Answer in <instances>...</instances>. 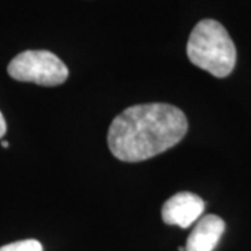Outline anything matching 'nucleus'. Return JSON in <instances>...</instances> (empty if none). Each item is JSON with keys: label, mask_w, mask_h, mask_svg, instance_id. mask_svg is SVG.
<instances>
[{"label": "nucleus", "mask_w": 251, "mask_h": 251, "mask_svg": "<svg viewBox=\"0 0 251 251\" xmlns=\"http://www.w3.org/2000/svg\"><path fill=\"white\" fill-rule=\"evenodd\" d=\"M187 130L181 109L169 103L134 105L113 119L108 145L119 161H147L179 144Z\"/></svg>", "instance_id": "f257e3e1"}, {"label": "nucleus", "mask_w": 251, "mask_h": 251, "mask_svg": "<svg viewBox=\"0 0 251 251\" xmlns=\"http://www.w3.org/2000/svg\"><path fill=\"white\" fill-rule=\"evenodd\" d=\"M190 62L218 78H225L236 66V46L226 28L215 20H202L187 42Z\"/></svg>", "instance_id": "f03ea898"}, {"label": "nucleus", "mask_w": 251, "mask_h": 251, "mask_svg": "<svg viewBox=\"0 0 251 251\" xmlns=\"http://www.w3.org/2000/svg\"><path fill=\"white\" fill-rule=\"evenodd\" d=\"M7 73L21 82H34L44 87L60 85L69 77V69L49 50H25L9 63Z\"/></svg>", "instance_id": "7ed1b4c3"}, {"label": "nucleus", "mask_w": 251, "mask_h": 251, "mask_svg": "<svg viewBox=\"0 0 251 251\" xmlns=\"http://www.w3.org/2000/svg\"><path fill=\"white\" fill-rule=\"evenodd\" d=\"M205 202L197 194L180 191L171 197L162 206V221L166 225H175L187 229L194 225L202 215Z\"/></svg>", "instance_id": "20e7f679"}, {"label": "nucleus", "mask_w": 251, "mask_h": 251, "mask_svg": "<svg viewBox=\"0 0 251 251\" xmlns=\"http://www.w3.org/2000/svg\"><path fill=\"white\" fill-rule=\"evenodd\" d=\"M225 232V222L216 215L198 219L186 243V251H214Z\"/></svg>", "instance_id": "39448f33"}, {"label": "nucleus", "mask_w": 251, "mask_h": 251, "mask_svg": "<svg viewBox=\"0 0 251 251\" xmlns=\"http://www.w3.org/2000/svg\"><path fill=\"white\" fill-rule=\"evenodd\" d=\"M0 251H44V249H42V244L38 240L28 239V240H20V242L1 246Z\"/></svg>", "instance_id": "423d86ee"}, {"label": "nucleus", "mask_w": 251, "mask_h": 251, "mask_svg": "<svg viewBox=\"0 0 251 251\" xmlns=\"http://www.w3.org/2000/svg\"><path fill=\"white\" fill-rule=\"evenodd\" d=\"M6 131H7V125H6V120L3 117V113L0 112V138L6 134Z\"/></svg>", "instance_id": "0eeeda50"}, {"label": "nucleus", "mask_w": 251, "mask_h": 251, "mask_svg": "<svg viewBox=\"0 0 251 251\" xmlns=\"http://www.w3.org/2000/svg\"><path fill=\"white\" fill-rule=\"evenodd\" d=\"M1 147L7 148V147H9V143H7V141H3V143H1Z\"/></svg>", "instance_id": "6e6552de"}, {"label": "nucleus", "mask_w": 251, "mask_h": 251, "mask_svg": "<svg viewBox=\"0 0 251 251\" xmlns=\"http://www.w3.org/2000/svg\"><path fill=\"white\" fill-rule=\"evenodd\" d=\"M179 251H186V249L184 247H179Z\"/></svg>", "instance_id": "1a4fd4ad"}]
</instances>
